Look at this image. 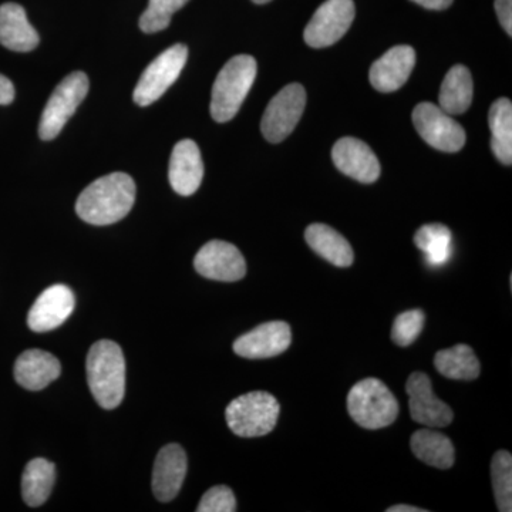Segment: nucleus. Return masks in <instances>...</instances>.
Segmentation results:
<instances>
[{
	"instance_id": "nucleus-1",
	"label": "nucleus",
	"mask_w": 512,
	"mask_h": 512,
	"mask_svg": "<svg viewBox=\"0 0 512 512\" xmlns=\"http://www.w3.org/2000/svg\"><path fill=\"white\" fill-rule=\"evenodd\" d=\"M136 201V183L126 173H111L79 195L76 212L87 224L111 225L127 217Z\"/></svg>"
},
{
	"instance_id": "nucleus-32",
	"label": "nucleus",
	"mask_w": 512,
	"mask_h": 512,
	"mask_svg": "<svg viewBox=\"0 0 512 512\" xmlns=\"http://www.w3.org/2000/svg\"><path fill=\"white\" fill-rule=\"evenodd\" d=\"M495 12L508 36H512V0H495Z\"/></svg>"
},
{
	"instance_id": "nucleus-10",
	"label": "nucleus",
	"mask_w": 512,
	"mask_h": 512,
	"mask_svg": "<svg viewBox=\"0 0 512 512\" xmlns=\"http://www.w3.org/2000/svg\"><path fill=\"white\" fill-rule=\"evenodd\" d=\"M355 15L353 0H326L306 26L305 42L315 49L335 45L348 33Z\"/></svg>"
},
{
	"instance_id": "nucleus-3",
	"label": "nucleus",
	"mask_w": 512,
	"mask_h": 512,
	"mask_svg": "<svg viewBox=\"0 0 512 512\" xmlns=\"http://www.w3.org/2000/svg\"><path fill=\"white\" fill-rule=\"evenodd\" d=\"M256 70L258 66L252 56L239 55L228 60L212 87V119L227 123L237 116L249 90L254 86Z\"/></svg>"
},
{
	"instance_id": "nucleus-24",
	"label": "nucleus",
	"mask_w": 512,
	"mask_h": 512,
	"mask_svg": "<svg viewBox=\"0 0 512 512\" xmlns=\"http://www.w3.org/2000/svg\"><path fill=\"white\" fill-rule=\"evenodd\" d=\"M56 480L55 464L45 458H33L25 467L22 476L23 501L29 507L45 504L52 493Z\"/></svg>"
},
{
	"instance_id": "nucleus-2",
	"label": "nucleus",
	"mask_w": 512,
	"mask_h": 512,
	"mask_svg": "<svg viewBox=\"0 0 512 512\" xmlns=\"http://www.w3.org/2000/svg\"><path fill=\"white\" fill-rule=\"evenodd\" d=\"M87 382L103 409L119 407L126 393V359L111 340H99L90 348L86 362Z\"/></svg>"
},
{
	"instance_id": "nucleus-35",
	"label": "nucleus",
	"mask_w": 512,
	"mask_h": 512,
	"mask_svg": "<svg viewBox=\"0 0 512 512\" xmlns=\"http://www.w3.org/2000/svg\"><path fill=\"white\" fill-rule=\"evenodd\" d=\"M387 512H426L423 508L413 507V505H393V507L387 508Z\"/></svg>"
},
{
	"instance_id": "nucleus-11",
	"label": "nucleus",
	"mask_w": 512,
	"mask_h": 512,
	"mask_svg": "<svg viewBox=\"0 0 512 512\" xmlns=\"http://www.w3.org/2000/svg\"><path fill=\"white\" fill-rule=\"evenodd\" d=\"M195 271L204 278L237 282L247 275V262L235 245L225 241L207 242L194 259Z\"/></svg>"
},
{
	"instance_id": "nucleus-7",
	"label": "nucleus",
	"mask_w": 512,
	"mask_h": 512,
	"mask_svg": "<svg viewBox=\"0 0 512 512\" xmlns=\"http://www.w3.org/2000/svg\"><path fill=\"white\" fill-rule=\"evenodd\" d=\"M187 57V46L178 43L161 53L154 62L148 64L134 89V103L141 107L156 103L177 82L185 63H187Z\"/></svg>"
},
{
	"instance_id": "nucleus-33",
	"label": "nucleus",
	"mask_w": 512,
	"mask_h": 512,
	"mask_svg": "<svg viewBox=\"0 0 512 512\" xmlns=\"http://www.w3.org/2000/svg\"><path fill=\"white\" fill-rule=\"evenodd\" d=\"M15 100V86L8 77L0 74V106H8Z\"/></svg>"
},
{
	"instance_id": "nucleus-14",
	"label": "nucleus",
	"mask_w": 512,
	"mask_h": 512,
	"mask_svg": "<svg viewBox=\"0 0 512 512\" xmlns=\"http://www.w3.org/2000/svg\"><path fill=\"white\" fill-rule=\"evenodd\" d=\"M74 293L69 286L53 285L40 293L28 315L29 328L36 333L50 332L63 325L74 311Z\"/></svg>"
},
{
	"instance_id": "nucleus-31",
	"label": "nucleus",
	"mask_w": 512,
	"mask_h": 512,
	"mask_svg": "<svg viewBox=\"0 0 512 512\" xmlns=\"http://www.w3.org/2000/svg\"><path fill=\"white\" fill-rule=\"evenodd\" d=\"M198 512H235L237 511V500L227 485L212 487L204 497L201 498L197 507Z\"/></svg>"
},
{
	"instance_id": "nucleus-9",
	"label": "nucleus",
	"mask_w": 512,
	"mask_h": 512,
	"mask_svg": "<svg viewBox=\"0 0 512 512\" xmlns=\"http://www.w3.org/2000/svg\"><path fill=\"white\" fill-rule=\"evenodd\" d=\"M306 106L305 89L298 83L288 84L266 107L262 117V134L269 143H281L291 136Z\"/></svg>"
},
{
	"instance_id": "nucleus-20",
	"label": "nucleus",
	"mask_w": 512,
	"mask_h": 512,
	"mask_svg": "<svg viewBox=\"0 0 512 512\" xmlns=\"http://www.w3.org/2000/svg\"><path fill=\"white\" fill-rule=\"evenodd\" d=\"M40 37L30 25L26 10L18 3L0 6V45L13 52H32L39 45Z\"/></svg>"
},
{
	"instance_id": "nucleus-26",
	"label": "nucleus",
	"mask_w": 512,
	"mask_h": 512,
	"mask_svg": "<svg viewBox=\"0 0 512 512\" xmlns=\"http://www.w3.org/2000/svg\"><path fill=\"white\" fill-rule=\"evenodd\" d=\"M490 123L491 148L494 156L504 165L512 163V103L510 99H498L488 114Z\"/></svg>"
},
{
	"instance_id": "nucleus-23",
	"label": "nucleus",
	"mask_w": 512,
	"mask_h": 512,
	"mask_svg": "<svg viewBox=\"0 0 512 512\" xmlns=\"http://www.w3.org/2000/svg\"><path fill=\"white\" fill-rule=\"evenodd\" d=\"M414 456L431 467L447 470L454 466V446L451 440L439 431L423 429L416 431L410 441Z\"/></svg>"
},
{
	"instance_id": "nucleus-6",
	"label": "nucleus",
	"mask_w": 512,
	"mask_h": 512,
	"mask_svg": "<svg viewBox=\"0 0 512 512\" xmlns=\"http://www.w3.org/2000/svg\"><path fill=\"white\" fill-rule=\"evenodd\" d=\"M89 87V77L83 72L69 74L57 84L40 119L39 136L42 140H53L62 133L74 111L86 99Z\"/></svg>"
},
{
	"instance_id": "nucleus-18",
	"label": "nucleus",
	"mask_w": 512,
	"mask_h": 512,
	"mask_svg": "<svg viewBox=\"0 0 512 512\" xmlns=\"http://www.w3.org/2000/svg\"><path fill=\"white\" fill-rule=\"evenodd\" d=\"M187 476V454L180 444L161 448L153 471V491L157 500L168 503L180 493Z\"/></svg>"
},
{
	"instance_id": "nucleus-19",
	"label": "nucleus",
	"mask_w": 512,
	"mask_h": 512,
	"mask_svg": "<svg viewBox=\"0 0 512 512\" xmlns=\"http://www.w3.org/2000/svg\"><path fill=\"white\" fill-rule=\"evenodd\" d=\"M62 373V365L52 353L40 349H30L18 357L13 369L16 382L23 389L39 392L55 382Z\"/></svg>"
},
{
	"instance_id": "nucleus-4",
	"label": "nucleus",
	"mask_w": 512,
	"mask_h": 512,
	"mask_svg": "<svg viewBox=\"0 0 512 512\" xmlns=\"http://www.w3.org/2000/svg\"><path fill=\"white\" fill-rule=\"evenodd\" d=\"M399 403L379 379H365L356 383L348 394L350 417L367 430L390 426L399 416Z\"/></svg>"
},
{
	"instance_id": "nucleus-36",
	"label": "nucleus",
	"mask_w": 512,
	"mask_h": 512,
	"mask_svg": "<svg viewBox=\"0 0 512 512\" xmlns=\"http://www.w3.org/2000/svg\"><path fill=\"white\" fill-rule=\"evenodd\" d=\"M256 5H265V3L271 2V0H252Z\"/></svg>"
},
{
	"instance_id": "nucleus-29",
	"label": "nucleus",
	"mask_w": 512,
	"mask_h": 512,
	"mask_svg": "<svg viewBox=\"0 0 512 512\" xmlns=\"http://www.w3.org/2000/svg\"><path fill=\"white\" fill-rule=\"evenodd\" d=\"M188 0H150L146 12L141 15L140 29L144 33H157L170 26L175 12L187 5Z\"/></svg>"
},
{
	"instance_id": "nucleus-16",
	"label": "nucleus",
	"mask_w": 512,
	"mask_h": 512,
	"mask_svg": "<svg viewBox=\"0 0 512 512\" xmlns=\"http://www.w3.org/2000/svg\"><path fill=\"white\" fill-rule=\"evenodd\" d=\"M171 187L178 195L190 197L200 188L204 178V163H202L200 147L190 138L175 144L170 158L168 170Z\"/></svg>"
},
{
	"instance_id": "nucleus-13",
	"label": "nucleus",
	"mask_w": 512,
	"mask_h": 512,
	"mask_svg": "<svg viewBox=\"0 0 512 512\" xmlns=\"http://www.w3.org/2000/svg\"><path fill=\"white\" fill-rule=\"evenodd\" d=\"M292 343V332L288 323H262L258 328L245 333L234 342V352L245 359H269L288 350Z\"/></svg>"
},
{
	"instance_id": "nucleus-8",
	"label": "nucleus",
	"mask_w": 512,
	"mask_h": 512,
	"mask_svg": "<svg viewBox=\"0 0 512 512\" xmlns=\"http://www.w3.org/2000/svg\"><path fill=\"white\" fill-rule=\"evenodd\" d=\"M417 133L443 153H457L466 144V131L450 114L433 103H420L413 111Z\"/></svg>"
},
{
	"instance_id": "nucleus-21",
	"label": "nucleus",
	"mask_w": 512,
	"mask_h": 512,
	"mask_svg": "<svg viewBox=\"0 0 512 512\" xmlns=\"http://www.w3.org/2000/svg\"><path fill=\"white\" fill-rule=\"evenodd\" d=\"M305 239L316 254L322 256L332 265L348 268L355 261V254H353L348 239L335 229L330 228L329 225H309L305 231Z\"/></svg>"
},
{
	"instance_id": "nucleus-27",
	"label": "nucleus",
	"mask_w": 512,
	"mask_h": 512,
	"mask_svg": "<svg viewBox=\"0 0 512 512\" xmlns=\"http://www.w3.org/2000/svg\"><path fill=\"white\" fill-rule=\"evenodd\" d=\"M451 231L443 224H429L421 227L414 235V244L426 256L430 266L446 265L451 258Z\"/></svg>"
},
{
	"instance_id": "nucleus-17",
	"label": "nucleus",
	"mask_w": 512,
	"mask_h": 512,
	"mask_svg": "<svg viewBox=\"0 0 512 512\" xmlns=\"http://www.w3.org/2000/svg\"><path fill=\"white\" fill-rule=\"evenodd\" d=\"M416 66L410 46H394L370 67L369 80L377 92L392 93L404 86Z\"/></svg>"
},
{
	"instance_id": "nucleus-34",
	"label": "nucleus",
	"mask_w": 512,
	"mask_h": 512,
	"mask_svg": "<svg viewBox=\"0 0 512 512\" xmlns=\"http://www.w3.org/2000/svg\"><path fill=\"white\" fill-rule=\"evenodd\" d=\"M417 5L430 10H444L450 8L453 0H412Z\"/></svg>"
},
{
	"instance_id": "nucleus-30",
	"label": "nucleus",
	"mask_w": 512,
	"mask_h": 512,
	"mask_svg": "<svg viewBox=\"0 0 512 512\" xmlns=\"http://www.w3.org/2000/svg\"><path fill=\"white\" fill-rule=\"evenodd\" d=\"M424 323H426V315L420 309L400 313L393 323V342L402 346V348L412 345L414 340L419 338Z\"/></svg>"
},
{
	"instance_id": "nucleus-25",
	"label": "nucleus",
	"mask_w": 512,
	"mask_h": 512,
	"mask_svg": "<svg viewBox=\"0 0 512 512\" xmlns=\"http://www.w3.org/2000/svg\"><path fill=\"white\" fill-rule=\"evenodd\" d=\"M434 366L441 375L451 380H474L481 372L476 353L467 345L440 350L434 357Z\"/></svg>"
},
{
	"instance_id": "nucleus-5",
	"label": "nucleus",
	"mask_w": 512,
	"mask_h": 512,
	"mask_svg": "<svg viewBox=\"0 0 512 512\" xmlns=\"http://www.w3.org/2000/svg\"><path fill=\"white\" fill-rule=\"evenodd\" d=\"M281 406L271 393L251 392L232 400L225 419L232 433L245 439L271 433L278 423Z\"/></svg>"
},
{
	"instance_id": "nucleus-22",
	"label": "nucleus",
	"mask_w": 512,
	"mask_h": 512,
	"mask_svg": "<svg viewBox=\"0 0 512 512\" xmlns=\"http://www.w3.org/2000/svg\"><path fill=\"white\" fill-rule=\"evenodd\" d=\"M473 77L463 64L451 67L441 84L439 103L441 109L456 116L468 110L473 101Z\"/></svg>"
},
{
	"instance_id": "nucleus-28",
	"label": "nucleus",
	"mask_w": 512,
	"mask_h": 512,
	"mask_svg": "<svg viewBox=\"0 0 512 512\" xmlns=\"http://www.w3.org/2000/svg\"><path fill=\"white\" fill-rule=\"evenodd\" d=\"M491 478L495 503L498 511H512V456L507 450H500L494 454L491 461Z\"/></svg>"
},
{
	"instance_id": "nucleus-12",
	"label": "nucleus",
	"mask_w": 512,
	"mask_h": 512,
	"mask_svg": "<svg viewBox=\"0 0 512 512\" xmlns=\"http://www.w3.org/2000/svg\"><path fill=\"white\" fill-rule=\"evenodd\" d=\"M412 419L426 427H447L453 423L454 413L433 392L431 380L424 373L410 375L406 383Z\"/></svg>"
},
{
	"instance_id": "nucleus-15",
	"label": "nucleus",
	"mask_w": 512,
	"mask_h": 512,
	"mask_svg": "<svg viewBox=\"0 0 512 512\" xmlns=\"http://www.w3.org/2000/svg\"><path fill=\"white\" fill-rule=\"evenodd\" d=\"M336 168L353 180L372 184L379 180L380 163L372 148L353 137L340 138L332 150Z\"/></svg>"
}]
</instances>
